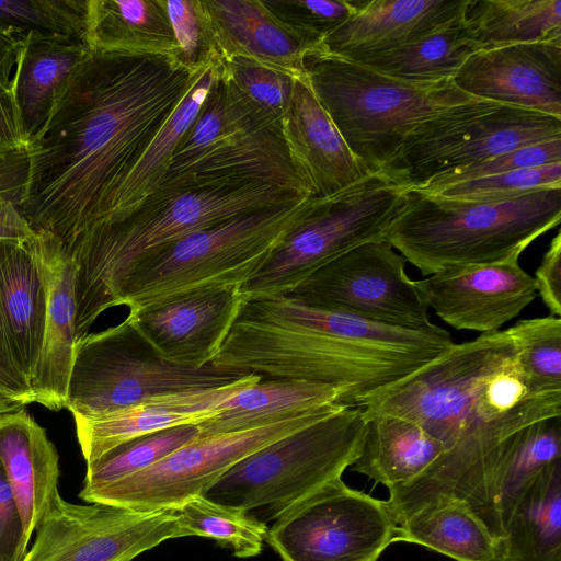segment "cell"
Segmentation results:
<instances>
[{
	"mask_svg": "<svg viewBox=\"0 0 561 561\" xmlns=\"http://www.w3.org/2000/svg\"><path fill=\"white\" fill-rule=\"evenodd\" d=\"M244 300L240 287H211L173 296L127 317L162 358L202 368L220 351Z\"/></svg>",
	"mask_w": 561,
	"mask_h": 561,
	"instance_id": "cell-18",
	"label": "cell"
},
{
	"mask_svg": "<svg viewBox=\"0 0 561 561\" xmlns=\"http://www.w3.org/2000/svg\"><path fill=\"white\" fill-rule=\"evenodd\" d=\"M537 295L551 316H561V233L551 240L535 273Z\"/></svg>",
	"mask_w": 561,
	"mask_h": 561,
	"instance_id": "cell-48",
	"label": "cell"
},
{
	"mask_svg": "<svg viewBox=\"0 0 561 561\" xmlns=\"http://www.w3.org/2000/svg\"><path fill=\"white\" fill-rule=\"evenodd\" d=\"M304 69L316 98L369 173L379 172L419 124L477 99L451 80L409 82L319 49L305 56Z\"/></svg>",
	"mask_w": 561,
	"mask_h": 561,
	"instance_id": "cell-6",
	"label": "cell"
},
{
	"mask_svg": "<svg viewBox=\"0 0 561 561\" xmlns=\"http://www.w3.org/2000/svg\"><path fill=\"white\" fill-rule=\"evenodd\" d=\"M0 466L12 490L27 547L59 495V457L46 431L24 409L0 414Z\"/></svg>",
	"mask_w": 561,
	"mask_h": 561,
	"instance_id": "cell-25",
	"label": "cell"
},
{
	"mask_svg": "<svg viewBox=\"0 0 561 561\" xmlns=\"http://www.w3.org/2000/svg\"><path fill=\"white\" fill-rule=\"evenodd\" d=\"M397 541L424 546L456 561H503L501 542L463 500L437 499L397 526Z\"/></svg>",
	"mask_w": 561,
	"mask_h": 561,
	"instance_id": "cell-33",
	"label": "cell"
},
{
	"mask_svg": "<svg viewBox=\"0 0 561 561\" xmlns=\"http://www.w3.org/2000/svg\"><path fill=\"white\" fill-rule=\"evenodd\" d=\"M364 419L360 450L350 468L388 490L409 484L444 453L443 443L413 421L390 414Z\"/></svg>",
	"mask_w": 561,
	"mask_h": 561,
	"instance_id": "cell-29",
	"label": "cell"
},
{
	"mask_svg": "<svg viewBox=\"0 0 561 561\" xmlns=\"http://www.w3.org/2000/svg\"><path fill=\"white\" fill-rule=\"evenodd\" d=\"M556 162H561V138L526 145L501 153L456 173L436 179L417 191L430 193L465 181Z\"/></svg>",
	"mask_w": 561,
	"mask_h": 561,
	"instance_id": "cell-46",
	"label": "cell"
},
{
	"mask_svg": "<svg viewBox=\"0 0 561 561\" xmlns=\"http://www.w3.org/2000/svg\"><path fill=\"white\" fill-rule=\"evenodd\" d=\"M284 561H378L397 541L386 501L336 478L299 501L267 529Z\"/></svg>",
	"mask_w": 561,
	"mask_h": 561,
	"instance_id": "cell-13",
	"label": "cell"
},
{
	"mask_svg": "<svg viewBox=\"0 0 561 561\" xmlns=\"http://www.w3.org/2000/svg\"><path fill=\"white\" fill-rule=\"evenodd\" d=\"M364 417L390 414L421 425L444 453L415 480L389 490L400 525L440 497L466 501L502 543L501 496L517 434L560 417L561 392L536 388L506 331L453 344L404 378L359 400Z\"/></svg>",
	"mask_w": 561,
	"mask_h": 561,
	"instance_id": "cell-1",
	"label": "cell"
},
{
	"mask_svg": "<svg viewBox=\"0 0 561 561\" xmlns=\"http://www.w3.org/2000/svg\"><path fill=\"white\" fill-rule=\"evenodd\" d=\"M453 82L472 98L561 118V42L479 50L466 59Z\"/></svg>",
	"mask_w": 561,
	"mask_h": 561,
	"instance_id": "cell-19",
	"label": "cell"
},
{
	"mask_svg": "<svg viewBox=\"0 0 561 561\" xmlns=\"http://www.w3.org/2000/svg\"><path fill=\"white\" fill-rule=\"evenodd\" d=\"M559 138V117L476 99L419 124L380 171L410 190H421L501 153Z\"/></svg>",
	"mask_w": 561,
	"mask_h": 561,
	"instance_id": "cell-12",
	"label": "cell"
},
{
	"mask_svg": "<svg viewBox=\"0 0 561 561\" xmlns=\"http://www.w3.org/2000/svg\"><path fill=\"white\" fill-rule=\"evenodd\" d=\"M256 182L311 196L290 161L282 121L245 101L219 69L197 118L180 140L158 187Z\"/></svg>",
	"mask_w": 561,
	"mask_h": 561,
	"instance_id": "cell-8",
	"label": "cell"
},
{
	"mask_svg": "<svg viewBox=\"0 0 561 561\" xmlns=\"http://www.w3.org/2000/svg\"><path fill=\"white\" fill-rule=\"evenodd\" d=\"M179 47L178 60L192 70L220 65L221 55L202 0H167Z\"/></svg>",
	"mask_w": 561,
	"mask_h": 561,
	"instance_id": "cell-44",
	"label": "cell"
},
{
	"mask_svg": "<svg viewBox=\"0 0 561 561\" xmlns=\"http://www.w3.org/2000/svg\"><path fill=\"white\" fill-rule=\"evenodd\" d=\"M340 399L341 392L328 385L262 378L238 390L221 403L218 413L197 425L201 436L247 431L340 404Z\"/></svg>",
	"mask_w": 561,
	"mask_h": 561,
	"instance_id": "cell-30",
	"label": "cell"
},
{
	"mask_svg": "<svg viewBox=\"0 0 561 561\" xmlns=\"http://www.w3.org/2000/svg\"><path fill=\"white\" fill-rule=\"evenodd\" d=\"M262 3L310 51L319 49L353 12L351 0H262Z\"/></svg>",
	"mask_w": 561,
	"mask_h": 561,
	"instance_id": "cell-42",
	"label": "cell"
},
{
	"mask_svg": "<svg viewBox=\"0 0 561 561\" xmlns=\"http://www.w3.org/2000/svg\"><path fill=\"white\" fill-rule=\"evenodd\" d=\"M503 561H561V460L502 510Z\"/></svg>",
	"mask_w": 561,
	"mask_h": 561,
	"instance_id": "cell-28",
	"label": "cell"
},
{
	"mask_svg": "<svg viewBox=\"0 0 561 561\" xmlns=\"http://www.w3.org/2000/svg\"><path fill=\"white\" fill-rule=\"evenodd\" d=\"M415 285L444 322L481 334L500 331L537 297L534 276L519 257L448 268Z\"/></svg>",
	"mask_w": 561,
	"mask_h": 561,
	"instance_id": "cell-17",
	"label": "cell"
},
{
	"mask_svg": "<svg viewBox=\"0 0 561 561\" xmlns=\"http://www.w3.org/2000/svg\"><path fill=\"white\" fill-rule=\"evenodd\" d=\"M35 533L21 561H131L165 540L186 537L175 508L76 504L60 494Z\"/></svg>",
	"mask_w": 561,
	"mask_h": 561,
	"instance_id": "cell-16",
	"label": "cell"
},
{
	"mask_svg": "<svg viewBox=\"0 0 561 561\" xmlns=\"http://www.w3.org/2000/svg\"><path fill=\"white\" fill-rule=\"evenodd\" d=\"M219 69L220 65H210L201 72L140 159L112 192L96 221L130 211L158 187L175 148L197 118Z\"/></svg>",
	"mask_w": 561,
	"mask_h": 561,
	"instance_id": "cell-32",
	"label": "cell"
},
{
	"mask_svg": "<svg viewBox=\"0 0 561 561\" xmlns=\"http://www.w3.org/2000/svg\"><path fill=\"white\" fill-rule=\"evenodd\" d=\"M90 53L87 43L77 38L34 32L23 36L10 98L26 144L46 122L59 89Z\"/></svg>",
	"mask_w": 561,
	"mask_h": 561,
	"instance_id": "cell-27",
	"label": "cell"
},
{
	"mask_svg": "<svg viewBox=\"0 0 561 561\" xmlns=\"http://www.w3.org/2000/svg\"><path fill=\"white\" fill-rule=\"evenodd\" d=\"M22 38L0 27V92L10 94L11 81Z\"/></svg>",
	"mask_w": 561,
	"mask_h": 561,
	"instance_id": "cell-50",
	"label": "cell"
},
{
	"mask_svg": "<svg viewBox=\"0 0 561 561\" xmlns=\"http://www.w3.org/2000/svg\"><path fill=\"white\" fill-rule=\"evenodd\" d=\"M462 21L480 50L561 42L560 0H468Z\"/></svg>",
	"mask_w": 561,
	"mask_h": 561,
	"instance_id": "cell-34",
	"label": "cell"
},
{
	"mask_svg": "<svg viewBox=\"0 0 561 561\" xmlns=\"http://www.w3.org/2000/svg\"><path fill=\"white\" fill-rule=\"evenodd\" d=\"M366 421L359 407H343L249 455L203 492L213 502L275 520L356 460Z\"/></svg>",
	"mask_w": 561,
	"mask_h": 561,
	"instance_id": "cell-9",
	"label": "cell"
},
{
	"mask_svg": "<svg viewBox=\"0 0 561 561\" xmlns=\"http://www.w3.org/2000/svg\"><path fill=\"white\" fill-rule=\"evenodd\" d=\"M46 283V314L41 353L31 382L34 402L65 408L76 335V266L68 248L47 232H35Z\"/></svg>",
	"mask_w": 561,
	"mask_h": 561,
	"instance_id": "cell-21",
	"label": "cell"
},
{
	"mask_svg": "<svg viewBox=\"0 0 561 561\" xmlns=\"http://www.w3.org/2000/svg\"><path fill=\"white\" fill-rule=\"evenodd\" d=\"M220 72L245 101L283 122L296 78L242 57L222 60Z\"/></svg>",
	"mask_w": 561,
	"mask_h": 561,
	"instance_id": "cell-41",
	"label": "cell"
},
{
	"mask_svg": "<svg viewBox=\"0 0 561 561\" xmlns=\"http://www.w3.org/2000/svg\"><path fill=\"white\" fill-rule=\"evenodd\" d=\"M317 197L238 216L188 234L140 262L127 276L117 306L129 312L176 295L241 287L311 210Z\"/></svg>",
	"mask_w": 561,
	"mask_h": 561,
	"instance_id": "cell-7",
	"label": "cell"
},
{
	"mask_svg": "<svg viewBox=\"0 0 561 561\" xmlns=\"http://www.w3.org/2000/svg\"><path fill=\"white\" fill-rule=\"evenodd\" d=\"M409 188L379 171L319 198L240 287L244 298L291 291L322 265L365 242L382 240Z\"/></svg>",
	"mask_w": 561,
	"mask_h": 561,
	"instance_id": "cell-11",
	"label": "cell"
},
{
	"mask_svg": "<svg viewBox=\"0 0 561 561\" xmlns=\"http://www.w3.org/2000/svg\"><path fill=\"white\" fill-rule=\"evenodd\" d=\"M546 187H561V162L465 181L430 194L450 198L495 201Z\"/></svg>",
	"mask_w": 561,
	"mask_h": 561,
	"instance_id": "cell-43",
	"label": "cell"
},
{
	"mask_svg": "<svg viewBox=\"0 0 561 561\" xmlns=\"http://www.w3.org/2000/svg\"><path fill=\"white\" fill-rule=\"evenodd\" d=\"M479 50L461 16L398 49L357 64L409 82L437 83L453 81L466 59Z\"/></svg>",
	"mask_w": 561,
	"mask_h": 561,
	"instance_id": "cell-35",
	"label": "cell"
},
{
	"mask_svg": "<svg viewBox=\"0 0 561 561\" xmlns=\"http://www.w3.org/2000/svg\"><path fill=\"white\" fill-rule=\"evenodd\" d=\"M248 375L168 362L127 317L77 341L65 409L73 416L98 417L167 393L225 387Z\"/></svg>",
	"mask_w": 561,
	"mask_h": 561,
	"instance_id": "cell-10",
	"label": "cell"
},
{
	"mask_svg": "<svg viewBox=\"0 0 561 561\" xmlns=\"http://www.w3.org/2000/svg\"><path fill=\"white\" fill-rule=\"evenodd\" d=\"M263 377L249 374L219 388L167 393L98 417L73 416L77 439L87 463L134 438L186 424H199L218 413L221 403Z\"/></svg>",
	"mask_w": 561,
	"mask_h": 561,
	"instance_id": "cell-24",
	"label": "cell"
},
{
	"mask_svg": "<svg viewBox=\"0 0 561 561\" xmlns=\"http://www.w3.org/2000/svg\"><path fill=\"white\" fill-rule=\"evenodd\" d=\"M353 12L319 50L357 62L398 49L460 19L468 0H351Z\"/></svg>",
	"mask_w": 561,
	"mask_h": 561,
	"instance_id": "cell-22",
	"label": "cell"
},
{
	"mask_svg": "<svg viewBox=\"0 0 561 561\" xmlns=\"http://www.w3.org/2000/svg\"><path fill=\"white\" fill-rule=\"evenodd\" d=\"M0 561H5L1 553H0Z\"/></svg>",
	"mask_w": 561,
	"mask_h": 561,
	"instance_id": "cell-52",
	"label": "cell"
},
{
	"mask_svg": "<svg viewBox=\"0 0 561 561\" xmlns=\"http://www.w3.org/2000/svg\"><path fill=\"white\" fill-rule=\"evenodd\" d=\"M85 42L91 51L179 56L167 0H88Z\"/></svg>",
	"mask_w": 561,
	"mask_h": 561,
	"instance_id": "cell-31",
	"label": "cell"
},
{
	"mask_svg": "<svg viewBox=\"0 0 561 561\" xmlns=\"http://www.w3.org/2000/svg\"><path fill=\"white\" fill-rule=\"evenodd\" d=\"M305 196L259 182L159 186L130 211L92 224L68 248L76 266L77 341L117 307L127 276L147 257L194 232Z\"/></svg>",
	"mask_w": 561,
	"mask_h": 561,
	"instance_id": "cell-4",
	"label": "cell"
},
{
	"mask_svg": "<svg viewBox=\"0 0 561 561\" xmlns=\"http://www.w3.org/2000/svg\"><path fill=\"white\" fill-rule=\"evenodd\" d=\"M88 0H0V27L85 42ZM87 43V42H85Z\"/></svg>",
	"mask_w": 561,
	"mask_h": 561,
	"instance_id": "cell-38",
	"label": "cell"
},
{
	"mask_svg": "<svg viewBox=\"0 0 561 561\" xmlns=\"http://www.w3.org/2000/svg\"><path fill=\"white\" fill-rule=\"evenodd\" d=\"M205 68L192 70L167 55L91 51L26 144L21 209L32 230L69 248L99 219Z\"/></svg>",
	"mask_w": 561,
	"mask_h": 561,
	"instance_id": "cell-2",
	"label": "cell"
},
{
	"mask_svg": "<svg viewBox=\"0 0 561 561\" xmlns=\"http://www.w3.org/2000/svg\"><path fill=\"white\" fill-rule=\"evenodd\" d=\"M312 306L407 330H428V307L387 241L359 244L287 293Z\"/></svg>",
	"mask_w": 561,
	"mask_h": 561,
	"instance_id": "cell-15",
	"label": "cell"
},
{
	"mask_svg": "<svg viewBox=\"0 0 561 561\" xmlns=\"http://www.w3.org/2000/svg\"><path fill=\"white\" fill-rule=\"evenodd\" d=\"M26 551L15 500L0 466V553L5 561H21Z\"/></svg>",
	"mask_w": 561,
	"mask_h": 561,
	"instance_id": "cell-47",
	"label": "cell"
},
{
	"mask_svg": "<svg viewBox=\"0 0 561 561\" xmlns=\"http://www.w3.org/2000/svg\"><path fill=\"white\" fill-rule=\"evenodd\" d=\"M561 220V187L505 199H462L408 190L383 240L424 276L519 257Z\"/></svg>",
	"mask_w": 561,
	"mask_h": 561,
	"instance_id": "cell-5",
	"label": "cell"
},
{
	"mask_svg": "<svg viewBox=\"0 0 561 561\" xmlns=\"http://www.w3.org/2000/svg\"><path fill=\"white\" fill-rule=\"evenodd\" d=\"M343 407L328 404L257 428L199 436L148 469L101 489L83 501L135 511L175 508L202 495L243 458Z\"/></svg>",
	"mask_w": 561,
	"mask_h": 561,
	"instance_id": "cell-14",
	"label": "cell"
},
{
	"mask_svg": "<svg viewBox=\"0 0 561 561\" xmlns=\"http://www.w3.org/2000/svg\"><path fill=\"white\" fill-rule=\"evenodd\" d=\"M201 436L197 424L167 428L128 440L87 463L79 497L148 469Z\"/></svg>",
	"mask_w": 561,
	"mask_h": 561,
	"instance_id": "cell-36",
	"label": "cell"
},
{
	"mask_svg": "<svg viewBox=\"0 0 561 561\" xmlns=\"http://www.w3.org/2000/svg\"><path fill=\"white\" fill-rule=\"evenodd\" d=\"M282 123L293 167L311 196H331L370 174L351 151L305 76L295 79Z\"/></svg>",
	"mask_w": 561,
	"mask_h": 561,
	"instance_id": "cell-23",
	"label": "cell"
},
{
	"mask_svg": "<svg viewBox=\"0 0 561 561\" xmlns=\"http://www.w3.org/2000/svg\"><path fill=\"white\" fill-rule=\"evenodd\" d=\"M505 331L518 350L529 381L542 391L561 392L560 317L520 320Z\"/></svg>",
	"mask_w": 561,
	"mask_h": 561,
	"instance_id": "cell-39",
	"label": "cell"
},
{
	"mask_svg": "<svg viewBox=\"0 0 561 561\" xmlns=\"http://www.w3.org/2000/svg\"><path fill=\"white\" fill-rule=\"evenodd\" d=\"M560 417L520 430L510 460L501 496V513L541 471L560 460Z\"/></svg>",
	"mask_w": 561,
	"mask_h": 561,
	"instance_id": "cell-40",
	"label": "cell"
},
{
	"mask_svg": "<svg viewBox=\"0 0 561 561\" xmlns=\"http://www.w3.org/2000/svg\"><path fill=\"white\" fill-rule=\"evenodd\" d=\"M45 314L46 283L35 232L23 241L0 239V368L30 391Z\"/></svg>",
	"mask_w": 561,
	"mask_h": 561,
	"instance_id": "cell-20",
	"label": "cell"
},
{
	"mask_svg": "<svg viewBox=\"0 0 561 561\" xmlns=\"http://www.w3.org/2000/svg\"><path fill=\"white\" fill-rule=\"evenodd\" d=\"M175 510L186 537L214 539L238 558H251L262 551L267 524L244 510L213 502L203 495L188 499Z\"/></svg>",
	"mask_w": 561,
	"mask_h": 561,
	"instance_id": "cell-37",
	"label": "cell"
},
{
	"mask_svg": "<svg viewBox=\"0 0 561 561\" xmlns=\"http://www.w3.org/2000/svg\"><path fill=\"white\" fill-rule=\"evenodd\" d=\"M435 324L407 330L322 309L290 294L245 298L211 365L268 379L328 385L340 404L410 375L453 345Z\"/></svg>",
	"mask_w": 561,
	"mask_h": 561,
	"instance_id": "cell-3",
	"label": "cell"
},
{
	"mask_svg": "<svg viewBox=\"0 0 561 561\" xmlns=\"http://www.w3.org/2000/svg\"><path fill=\"white\" fill-rule=\"evenodd\" d=\"M221 61L242 57L287 73L305 76L308 46L279 23L262 0H202Z\"/></svg>",
	"mask_w": 561,
	"mask_h": 561,
	"instance_id": "cell-26",
	"label": "cell"
},
{
	"mask_svg": "<svg viewBox=\"0 0 561 561\" xmlns=\"http://www.w3.org/2000/svg\"><path fill=\"white\" fill-rule=\"evenodd\" d=\"M33 402L32 392L0 368V414Z\"/></svg>",
	"mask_w": 561,
	"mask_h": 561,
	"instance_id": "cell-51",
	"label": "cell"
},
{
	"mask_svg": "<svg viewBox=\"0 0 561 561\" xmlns=\"http://www.w3.org/2000/svg\"><path fill=\"white\" fill-rule=\"evenodd\" d=\"M26 147L10 94L0 92V148Z\"/></svg>",
	"mask_w": 561,
	"mask_h": 561,
	"instance_id": "cell-49",
	"label": "cell"
},
{
	"mask_svg": "<svg viewBox=\"0 0 561 561\" xmlns=\"http://www.w3.org/2000/svg\"><path fill=\"white\" fill-rule=\"evenodd\" d=\"M27 180L26 147L0 148V239L23 241L34 234L21 209Z\"/></svg>",
	"mask_w": 561,
	"mask_h": 561,
	"instance_id": "cell-45",
	"label": "cell"
}]
</instances>
